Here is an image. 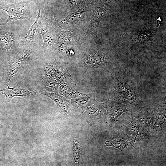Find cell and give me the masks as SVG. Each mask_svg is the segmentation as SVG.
Instances as JSON below:
<instances>
[{"label":"cell","mask_w":166,"mask_h":166,"mask_svg":"<svg viewBox=\"0 0 166 166\" xmlns=\"http://www.w3.org/2000/svg\"><path fill=\"white\" fill-rule=\"evenodd\" d=\"M131 110L132 116L138 121L141 127V135L147 137L153 132L154 115L152 109L144 107L139 104Z\"/></svg>","instance_id":"cell-3"},{"label":"cell","mask_w":166,"mask_h":166,"mask_svg":"<svg viewBox=\"0 0 166 166\" xmlns=\"http://www.w3.org/2000/svg\"><path fill=\"white\" fill-rule=\"evenodd\" d=\"M50 31L48 26L41 22V34L44 41L43 46L47 48L53 46L54 42V37Z\"/></svg>","instance_id":"cell-10"},{"label":"cell","mask_w":166,"mask_h":166,"mask_svg":"<svg viewBox=\"0 0 166 166\" xmlns=\"http://www.w3.org/2000/svg\"><path fill=\"white\" fill-rule=\"evenodd\" d=\"M74 144V145L73 151V157L75 162L79 163L80 160L79 145L76 141Z\"/></svg>","instance_id":"cell-17"},{"label":"cell","mask_w":166,"mask_h":166,"mask_svg":"<svg viewBox=\"0 0 166 166\" xmlns=\"http://www.w3.org/2000/svg\"><path fill=\"white\" fill-rule=\"evenodd\" d=\"M69 54H70V55H73V54H74V52H73V51L72 50H70L69 51Z\"/></svg>","instance_id":"cell-19"},{"label":"cell","mask_w":166,"mask_h":166,"mask_svg":"<svg viewBox=\"0 0 166 166\" xmlns=\"http://www.w3.org/2000/svg\"><path fill=\"white\" fill-rule=\"evenodd\" d=\"M83 12V11L81 10H80L76 12L70 14L65 19L59 22L57 24L59 26H61L66 22H73L74 20H76L77 18H78L79 16L81 15V13H82Z\"/></svg>","instance_id":"cell-16"},{"label":"cell","mask_w":166,"mask_h":166,"mask_svg":"<svg viewBox=\"0 0 166 166\" xmlns=\"http://www.w3.org/2000/svg\"><path fill=\"white\" fill-rule=\"evenodd\" d=\"M105 60V58L103 56L95 53L89 56L86 60V62L89 65L98 66L103 63Z\"/></svg>","instance_id":"cell-14"},{"label":"cell","mask_w":166,"mask_h":166,"mask_svg":"<svg viewBox=\"0 0 166 166\" xmlns=\"http://www.w3.org/2000/svg\"><path fill=\"white\" fill-rule=\"evenodd\" d=\"M105 144L106 146L114 147L121 151L128 146L131 145L129 142L121 139H115L112 141H106Z\"/></svg>","instance_id":"cell-13"},{"label":"cell","mask_w":166,"mask_h":166,"mask_svg":"<svg viewBox=\"0 0 166 166\" xmlns=\"http://www.w3.org/2000/svg\"><path fill=\"white\" fill-rule=\"evenodd\" d=\"M0 90V94H5L6 99L11 98L16 96H26L31 95L32 93L27 89H18L9 87Z\"/></svg>","instance_id":"cell-9"},{"label":"cell","mask_w":166,"mask_h":166,"mask_svg":"<svg viewBox=\"0 0 166 166\" xmlns=\"http://www.w3.org/2000/svg\"><path fill=\"white\" fill-rule=\"evenodd\" d=\"M131 109L125 104L112 101L108 105L107 111L110 122L113 124L118 121V118L123 113L131 112Z\"/></svg>","instance_id":"cell-7"},{"label":"cell","mask_w":166,"mask_h":166,"mask_svg":"<svg viewBox=\"0 0 166 166\" xmlns=\"http://www.w3.org/2000/svg\"><path fill=\"white\" fill-rule=\"evenodd\" d=\"M154 115L153 132L160 131L166 123V106L157 105L152 108Z\"/></svg>","instance_id":"cell-8"},{"label":"cell","mask_w":166,"mask_h":166,"mask_svg":"<svg viewBox=\"0 0 166 166\" xmlns=\"http://www.w3.org/2000/svg\"><path fill=\"white\" fill-rule=\"evenodd\" d=\"M140 126L138 121L132 116L130 123L119 135V138L129 142L131 145L134 147L137 136L141 135Z\"/></svg>","instance_id":"cell-5"},{"label":"cell","mask_w":166,"mask_h":166,"mask_svg":"<svg viewBox=\"0 0 166 166\" xmlns=\"http://www.w3.org/2000/svg\"><path fill=\"white\" fill-rule=\"evenodd\" d=\"M110 97L115 101L134 105L138 104V95L135 86L125 77L116 78L112 89Z\"/></svg>","instance_id":"cell-2"},{"label":"cell","mask_w":166,"mask_h":166,"mask_svg":"<svg viewBox=\"0 0 166 166\" xmlns=\"http://www.w3.org/2000/svg\"><path fill=\"white\" fill-rule=\"evenodd\" d=\"M18 39V37L11 29L6 28L0 29V45L4 51L11 50Z\"/></svg>","instance_id":"cell-6"},{"label":"cell","mask_w":166,"mask_h":166,"mask_svg":"<svg viewBox=\"0 0 166 166\" xmlns=\"http://www.w3.org/2000/svg\"><path fill=\"white\" fill-rule=\"evenodd\" d=\"M7 19H4L0 17V25H5Z\"/></svg>","instance_id":"cell-18"},{"label":"cell","mask_w":166,"mask_h":166,"mask_svg":"<svg viewBox=\"0 0 166 166\" xmlns=\"http://www.w3.org/2000/svg\"><path fill=\"white\" fill-rule=\"evenodd\" d=\"M44 2L39 7L38 15L35 20L25 36L21 39L20 43L25 44L34 43L38 41L40 38L41 35V24L43 17Z\"/></svg>","instance_id":"cell-4"},{"label":"cell","mask_w":166,"mask_h":166,"mask_svg":"<svg viewBox=\"0 0 166 166\" xmlns=\"http://www.w3.org/2000/svg\"><path fill=\"white\" fill-rule=\"evenodd\" d=\"M105 13V10L102 8H99L97 9L89 28L88 31L89 32L92 31L94 28L98 25Z\"/></svg>","instance_id":"cell-15"},{"label":"cell","mask_w":166,"mask_h":166,"mask_svg":"<svg viewBox=\"0 0 166 166\" xmlns=\"http://www.w3.org/2000/svg\"><path fill=\"white\" fill-rule=\"evenodd\" d=\"M30 55L29 52L25 50L17 57L15 61L11 66L7 75V82H9L11 77L17 71L21 62L26 60Z\"/></svg>","instance_id":"cell-11"},{"label":"cell","mask_w":166,"mask_h":166,"mask_svg":"<svg viewBox=\"0 0 166 166\" xmlns=\"http://www.w3.org/2000/svg\"><path fill=\"white\" fill-rule=\"evenodd\" d=\"M41 93L46 95L53 100L65 113H69V108L68 102L62 97L56 94L46 92Z\"/></svg>","instance_id":"cell-12"},{"label":"cell","mask_w":166,"mask_h":166,"mask_svg":"<svg viewBox=\"0 0 166 166\" xmlns=\"http://www.w3.org/2000/svg\"><path fill=\"white\" fill-rule=\"evenodd\" d=\"M38 8L32 0H4L0 2V9L7 14V23L17 20L35 19Z\"/></svg>","instance_id":"cell-1"}]
</instances>
